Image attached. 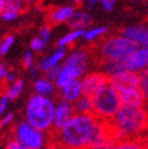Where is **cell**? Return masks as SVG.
<instances>
[{
  "label": "cell",
  "mask_w": 148,
  "mask_h": 149,
  "mask_svg": "<svg viewBox=\"0 0 148 149\" xmlns=\"http://www.w3.org/2000/svg\"><path fill=\"white\" fill-rule=\"evenodd\" d=\"M54 135L59 149H89L108 135V129L94 114H75Z\"/></svg>",
  "instance_id": "6da1fadb"
},
{
  "label": "cell",
  "mask_w": 148,
  "mask_h": 149,
  "mask_svg": "<svg viewBox=\"0 0 148 149\" xmlns=\"http://www.w3.org/2000/svg\"><path fill=\"white\" fill-rule=\"evenodd\" d=\"M108 134L115 141L141 139L148 130L147 107L122 105L114 117L105 122Z\"/></svg>",
  "instance_id": "7a4b0ae2"
},
{
  "label": "cell",
  "mask_w": 148,
  "mask_h": 149,
  "mask_svg": "<svg viewBox=\"0 0 148 149\" xmlns=\"http://www.w3.org/2000/svg\"><path fill=\"white\" fill-rule=\"evenodd\" d=\"M54 104L56 103L47 96H42L38 94L33 95L30 97L26 104V122L42 132L50 130L52 128Z\"/></svg>",
  "instance_id": "3957f363"
},
{
  "label": "cell",
  "mask_w": 148,
  "mask_h": 149,
  "mask_svg": "<svg viewBox=\"0 0 148 149\" xmlns=\"http://www.w3.org/2000/svg\"><path fill=\"white\" fill-rule=\"evenodd\" d=\"M91 98L92 105H94L92 114L103 122L112 120L122 107L117 89L109 81L98 88Z\"/></svg>",
  "instance_id": "277c9868"
},
{
  "label": "cell",
  "mask_w": 148,
  "mask_h": 149,
  "mask_svg": "<svg viewBox=\"0 0 148 149\" xmlns=\"http://www.w3.org/2000/svg\"><path fill=\"white\" fill-rule=\"evenodd\" d=\"M139 45L123 34L109 37L100 45V56L102 61L123 62L129 54L134 52Z\"/></svg>",
  "instance_id": "5b68a950"
},
{
  "label": "cell",
  "mask_w": 148,
  "mask_h": 149,
  "mask_svg": "<svg viewBox=\"0 0 148 149\" xmlns=\"http://www.w3.org/2000/svg\"><path fill=\"white\" fill-rule=\"evenodd\" d=\"M45 132L34 128L29 122L23 121L15 128V140L30 149H42L45 146Z\"/></svg>",
  "instance_id": "8992f818"
},
{
  "label": "cell",
  "mask_w": 148,
  "mask_h": 149,
  "mask_svg": "<svg viewBox=\"0 0 148 149\" xmlns=\"http://www.w3.org/2000/svg\"><path fill=\"white\" fill-rule=\"evenodd\" d=\"M75 108L73 103H70L68 101L61 100L54 104V111H53V121H52V128L53 133L61 130L70 120L75 115Z\"/></svg>",
  "instance_id": "52a82bcc"
},
{
  "label": "cell",
  "mask_w": 148,
  "mask_h": 149,
  "mask_svg": "<svg viewBox=\"0 0 148 149\" xmlns=\"http://www.w3.org/2000/svg\"><path fill=\"white\" fill-rule=\"evenodd\" d=\"M123 64L126 70L136 73L148 69V46H139L123 61Z\"/></svg>",
  "instance_id": "ba28073f"
},
{
  "label": "cell",
  "mask_w": 148,
  "mask_h": 149,
  "mask_svg": "<svg viewBox=\"0 0 148 149\" xmlns=\"http://www.w3.org/2000/svg\"><path fill=\"white\" fill-rule=\"evenodd\" d=\"M109 81L108 76L102 72V71H95V72H90L81 79L82 82V89H83V95L92 96L95 94V91L101 88L104 83Z\"/></svg>",
  "instance_id": "9c48e42d"
},
{
  "label": "cell",
  "mask_w": 148,
  "mask_h": 149,
  "mask_svg": "<svg viewBox=\"0 0 148 149\" xmlns=\"http://www.w3.org/2000/svg\"><path fill=\"white\" fill-rule=\"evenodd\" d=\"M109 82L117 89V91L127 89V88L139 86V73L124 70V71L115 74V76L110 77Z\"/></svg>",
  "instance_id": "30bf717a"
},
{
  "label": "cell",
  "mask_w": 148,
  "mask_h": 149,
  "mask_svg": "<svg viewBox=\"0 0 148 149\" xmlns=\"http://www.w3.org/2000/svg\"><path fill=\"white\" fill-rule=\"evenodd\" d=\"M84 73H85V71L82 70L81 68L75 66L72 64H69V63H64V65L61 66V70H59L57 78L54 79V84H56L57 88H61L64 84H66V83H69L73 79L81 78Z\"/></svg>",
  "instance_id": "8fae6325"
},
{
  "label": "cell",
  "mask_w": 148,
  "mask_h": 149,
  "mask_svg": "<svg viewBox=\"0 0 148 149\" xmlns=\"http://www.w3.org/2000/svg\"><path fill=\"white\" fill-rule=\"evenodd\" d=\"M58 89H59V94H61V100L68 101L70 103H75L83 95L81 78L73 79Z\"/></svg>",
  "instance_id": "7c38bea8"
},
{
  "label": "cell",
  "mask_w": 148,
  "mask_h": 149,
  "mask_svg": "<svg viewBox=\"0 0 148 149\" xmlns=\"http://www.w3.org/2000/svg\"><path fill=\"white\" fill-rule=\"evenodd\" d=\"M119 94H120V100H121L122 105H127V107H143V105H146L145 98L141 94L139 86L127 88V89L120 90Z\"/></svg>",
  "instance_id": "4fadbf2b"
},
{
  "label": "cell",
  "mask_w": 148,
  "mask_h": 149,
  "mask_svg": "<svg viewBox=\"0 0 148 149\" xmlns=\"http://www.w3.org/2000/svg\"><path fill=\"white\" fill-rule=\"evenodd\" d=\"M25 6V0H6L0 11V17L4 22H13L19 17Z\"/></svg>",
  "instance_id": "5bb4252c"
},
{
  "label": "cell",
  "mask_w": 148,
  "mask_h": 149,
  "mask_svg": "<svg viewBox=\"0 0 148 149\" xmlns=\"http://www.w3.org/2000/svg\"><path fill=\"white\" fill-rule=\"evenodd\" d=\"M122 34L136 43L139 46H148V27L140 25L128 26L123 30Z\"/></svg>",
  "instance_id": "9a60e30c"
},
{
  "label": "cell",
  "mask_w": 148,
  "mask_h": 149,
  "mask_svg": "<svg viewBox=\"0 0 148 149\" xmlns=\"http://www.w3.org/2000/svg\"><path fill=\"white\" fill-rule=\"evenodd\" d=\"M65 53H66L65 47H58L53 53H51L49 57H46V58H44L43 61L39 62L38 70L46 73L50 69L57 66V65H61V63L65 58Z\"/></svg>",
  "instance_id": "2e32d148"
},
{
  "label": "cell",
  "mask_w": 148,
  "mask_h": 149,
  "mask_svg": "<svg viewBox=\"0 0 148 149\" xmlns=\"http://www.w3.org/2000/svg\"><path fill=\"white\" fill-rule=\"evenodd\" d=\"M66 23L72 30H84L91 25L92 19L91 15L85 11H73Z\"/></svg>",
  "instance_id": "e0dca14e"
},
{
  "label": "cell",
  "mask_w": 148,
  "mask_h": 149,
  "mask_svg": "<svg viewBox=\"0 0 148 149\" xmlns=\"http://www.w3.org/2000/svg\"><path fill=\"white\" fill-rule=\"evenodd\" d=\"M65 63L76 65V66L81 68L82 70L87 71V69L89 66V63H90V61H89V53L84 49H77L75 51H72L68 56V58L65 59Z\"/></svg>",
  "instance_id": "ac0fdd59"
},
{
  "label": "cell",
  "mask_w": 148,
  "mask_h": 149,
  "mask_svg": "<svg viewBox=\"0 0 148 149\" xmlns=\"http://www.w3.org/2000/svg\"><path fill=\"white\" fill-rule=\"evenodd\" d=\"M73 8L72 6H61L53 8L49 14V20L52 24H63L69 20V18L72 15Z\"/></svg>",
  "instance_id": "d6986e66"
},
{
  "label": "cell",
  "mask_w": 148,
  "mask_h": 149,
  "mask_svg": "<svg viewBox=\"0 0 148 149\" xmlns=\"http://www.w3.org/2000/svg\"><path fill=\"white\" fill-rule=\"evenodd\" d=\"M33 89L36 91V94L42 95V96H52L54 94V90H56V84L53 81L46 78H38L36 79L33 83Z\"/></svg>",
  "instance_id": "ffe728a7"
},
{
  "label": "cell",
  "mask_w": 148,
  "mask_h": 149,
  "mask_svg": "<svg viewBox=\"0 0 148 149\" xmlns=\"http://www.w3.org/2000/svg\"><path fill=\"white\" fill-rule=\"evenodd\" d=\"M124 64L120 61H102V72H104L108 78L115 76V74L124 71Z\"/></svg>",
  "instance_id": "44dd1931"
},
{
  "label": "cell",
  "mask_w": 148,
  "mask_h": 149,
  "mask_svg": "<svg viewBox=\"0 0 148 149\" xmlns=\"http://www.w3.org/2000/svg\"><path fill=\"white\" fill-rule=\"evenodd\" d=\"M76 114H92L94 105H92V98L88 95H82L75 103H73Z\"/></svg>",
  "instance_id": "7402d4cb"
},
{
  "label": "cell",
  "mask_w": 148,
  "mask_h": 149,
  "mask_svg": "<svg viewBox=\"0 0 148 149\" xmlns=\"http://www.w3.org/2000/svg\"><path fill=\"white\" fill-rule=\"evenodd\" d=\"M83 33H84V30H71L70 32L65 33L58 40V43H57L58 47H66V46L71 45L72 43H75L77 39L82 38Z\"/></svg>",
  "instance_id": "603a6c76"
},
{
  "label": "cell",
  "mask_w": 148,
  "mask_h": 149,
  "mask_svg": "<svg viewBox=\"0 0 148 149\" xmlns=\"http://www.w3.org/2000/svg\"><path fill=\"white\" fill-rule=\"evenodd\" d=\"M114 149H147L141 139H129L116 141Z\"/></svg>",
  "instance_id": "cb8c5ba5"
},
{
  "label": "cell",
  "mask_w": 148,
  "mask_h": 149,
  "mask_svg": "<svg viewBox=\"0 0 148 149\" xmlns=\"http://www.w3.org/2000/svg\"><path fill=\"white\" fill-rule=\"evenodd\" d=\"M23 89H24V81L23 79H14L7 86L5 95L10 100H15L20 96V94L23 92Z\"/></svg>",
  "instance_id": "d4e9b609"
},
{
  "label": "cell",
  "mask_w": 148,
  "mask_h": 149,
  "mask_svg": "<svg viewBox=\"0 0 148 149\" xmlns=\"http://www.w3.org/2000/svg\"><path fill=\"white\" fill-rule=\"evenodd\" d=\"M108 32V29L105 26H97V27H92L87 31H84L82 38L87 42H94L98 38H101L102 36H104Z\"/></svg>",
  "instance_id": "484cf974"
},
{
  "label": "cell",
  "mask_w": 148,
  "mask_h": 149,
  "mask_svg": "<svg viewBox=\"0 0 148 149\" xmlns=\"http://www.w3.org/2000/svg\"><path fill=\"white\" fill-rule=\"evenodd\" d=\"M139 89L147 105L148 104V69H145L141 72H139Z\"/></svg>",
  "instance_id": "4316f807"
},
{
  "label": "cell",
  "mask_w": 148,
  "mask_h": 149,
  "mask_svg": "<svg viewBox=\"0 0 148 149\" xmlns=\"http://www.w3.org/2000/svg\"><path fill=\"white\" fill-rule=\"evenodd\" d=\"M115 143H116V141L113 137H110L108 134L107 136H104L103 139L97 141L94 146H91L89 149H114Z\"/></svg>",
  "instance_id": "83f0119b"
},
{
  "label": "cell",
  "mask_w": 148,
  "mask_h": 149,
  "mask_svg": "<svg viewBox=\"0 0 148 149\" xmlns=\"http://www.w3.org/2000/svg\"><path fill=\"white\" fill-rule=\"evenodd\" d=\"M14 43H15V38L13 36L5 37V38L0 42V56L6 54L11 50V47L14 45Z\"/></svg>",
  "instance_id": "f1b7e54d"
},
{
  "label": "cell",
  "mask_w": 148,
  "mask_h": 149,
  "mask_svg": "<svg viewBox=\"0 0 148 149\" xmlns=\"http://www.w3.org/2000/svg\"><path fill=\"white\" fill-rule=\"evenodd\" d=\"M46 45H47V43L44 42L39 36H37V37H34V38L31 40V43H30V49H31L32 51H36V52H40V51H43V50L46 47Z\"/></svg>",
  "instance_id": "f546056e"
},
{
  "label": "cell",
  "mask_w": 148,
  "mask_h": 149,
  "mask_svg": "<svg viewBox=\"0 0 148 149\" xmlns=\"http://www.w3.org/2000/svg\"><path fill=\"white\" fill-rule=\"evenodd\" d=\"M38 36L40 37V38H42L44 42L49 43L50 39H51V36H52L51 29H50L49 26H44V27H42V29L39 30V34H38Z\"/></svg>",
  "instance_id": "4dcf8cb0"
},
{
  "label": "cell",
  "mask_w": 148,
  "mask_h": 149,
  "mask_svg": "<svg viewBox=\"0 0 148 149\" xmlns=\"http://www.w3.org/2000/svg\"><path fill=\"white\" fill-rule=\"evenodd\" d=\"M10 98L6 96V95H3L0 97V115H4L6 114V111L8 109V105H10Z\"/></svg>",
  "instance_id": "1f68e13d"
},
{
  "label": "cell",
  "mask_w": 148,
  "mask_h": 149,
  "mask_svg": "<svg viewBox=\"0 0 148 149\" xmlns=\"http://www.w3.org/2000/svg\"><path fill=\"white\" fill-rule=\"evenodd\" d=\"M23 63H24V65H25L27 69H31L32 66H34L33 56H32V52H31V51H26V52H25L24 58H23Z\"/></svg>",
  "instance_id": "d6a6232c"
},
{
  "label": "cell",
  "mask_w": 148,
  "mask_h": 149,
  "mask_svg": "<svg viewBox=\"0 0 148 149\" xmlns=\"http://www.w3.org/2000/svg\"><path fill=\"white\" fill-rule=\"evenodd\" d=\"M59 70H61V65H57V66H54V68L50 69V70L46 72V77H47L49 79H51V81L54 82V79L57 78L58 73H59Z\"/></svg>",
  "instance_id": "836d02e7"
},
{
  "label": "cell",
  "mask_w": 148,
  "mask_h": 149,
  "mask_svg": "<svg viewBox=\"0 0 148 149\" xmlns=\"http://www.w3.org/2000/svg\"><path fill=\"white\" fill-rule=\"evenodd\" d=\"M98 1L101 3L102 7H103L105 11H108V12L113 11V10H114V6H115V4H116V0H98Z\"/></svg>",
  "instance_id": "e575fe53"
},
{
  "label": "cell",
  "mask_w": 148,
  "mask_h": 149,
  "mask_svg": "<svg viewBox=\"0 0 148 149\" xmlns=\"http://www.w3.org/2000/svg\"><path fill=\"white\" fill-rule=\"evenodd\" d=\"M7 149H30V148L26 147L25 144H23L22 142H19L18 140H12L8 142Z\"/></svg>",
  "instance_id": "d590c367"
},
{
  "label": "cell",
  "mask_w": 148,
  "mask_h": 149,
  "mask_svg": "<svg viewBox=\"0 0 148 149\" xmlns=\"http://www.w3.org/2000/svg\"><path fill=\"white\" fill-rule=\"evenodd\" d=\"M13 117H14V115H13L12 113L4 114V117L1 118V121H0V127H6V125H8V124L13 121Z\"/></svg>",
  "instance_id": "8d00e7d4"
},
{
  "label": "cell",
  "mask_w": 148,
  "mask_h": 149,
  "mask_svg": "<svg viewBox=\"0 0 148 149\" xmlns=\"http://www.w3.org/2000/svg\"><path fill=\"white\" fill-rule=\"evenodd\" d=\"M7 69L0 63V81H5V78H6V74H7Z\"/></svg>",
  "instance_id": "74e56055"
},
{
  "label": "cell",
  "mask_w": 148,
  "mask_h": 149,
  "mask_svg": "<svg viewBox=\"0 0 148 149\" xmlns=\"http://www.w3.org/2000/svg\"><path fill=\"white\" fill-rule=\"evenodd\" d=\"M98 3V0H85V5L88 8H94Z\"/></svg>",
  "instance_id": "f35d334b"
},
{
  "label": "cell",
  "mask_w": 148,
  "mask_h": 149,
  "mask_svg": "<svg viewBox=\"0 0 148 149\" xmlns=\"http://www.w3.org/2000/svg\"><path fill=\"white\" fill-rule=\"evenodd\" d=\"M14 79H15L14 73H13V72H7V74H6V78H5V82H7V83H12Z\"/></svg>",
  "instance_id": "ab89813d"
},
{
  "label": "cell",
  "mask_w": 148,
  "mask_h": 149,
  "mask_svg": "<svg viewBox=\"0 0 148 149\" xmlns=\"http://www.w3.org/2000/svg\"><path fill=\"white\" fill-rule=\"evenodd\" d=\"M141 140H142V142L145 143V146H146V148L148 149V130L147 132L142 135V137H141Z\"/></svg>",
  "instance_id": "60d3db41"
},
{
  "label": "cell",
  "mask_w": 148,
  "mask_h": 149,
  "mask_svg": "<svg viewBox=\"0 0 148 149\" xmlns=\"http://www.w3.org/2000/svg\"><path fill=\"white\" fill-rule=\"evenodd\" d=\"M42 149H59V148H54V147H51V146H46V147L44 146Z\"/></svg>",
  "instance_id": "b9f144b4"
},
{
  "label": "cell",
  "mask_w": 148,
  "mask_h": 149,
  "mask_svg": "<svg viewBox=\"0 0 148 149\" xmlns=\"http://www.w3.org/2000/svg\"><path fill=\"white\" fill-rule=\"evenodd\" d=\"M73 1H75L76 4H82V3H84L85 0H73Z\"/></svg>",
  "instance_id": "7bdbcfd3"
},
{
  "label": "cell",
  "mask_w": 148,
  "mask_h": 149,
  "mask_svg": "<svg viewBox=\"0 0 148 149\" xmlns=\"http://www.w3.org/2000/svg\"><path fill=\"white\" fill-rule=\"evenodd\" d=\"M0 1H1V3H3V4H4V3H5V1H6V0H0Z\"/></svg>",
  "instance_id": "ee69618b"
},
{
  "label": "cell",
  "mask_w": 148,
  "mask_h": 149,
  "mask_svg": "<svg viewBox=\"0 0 148 149\" xmlns=\"http://www.w3.org/2000/svg\"><path fill=\"white\" fill-rule=\"evenodd\" d=\"M146 107H147V110H148V104H147V105H146Z\"/></svg>",
  "instance_id": "f6af8a7d"
}]
</instances>
